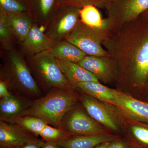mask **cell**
Returning <instances> with one entry per match:
<instances>
[{
	"label": "cell",
	"instance_id": "4fadbf2b",
	"mask_svg": "<svg viewBox=\"0 0 148 148\" xmlns=\"http://www.w3.org/2000/svg\"><path fill=\"white\" fill-rule=\"evenodd\" d=\"M30 13L36 24L45 31L59 7V0H29Z\"/></svg>",
	"mask_w": 148,
	"mask_h": 148
},
{
	"label": "cell",
	"instance_id": "2e32d148",
	"mask_svg": "<svg viewBox=\"0 0 148 148\" xmlns=\"http://www.w3.org/2000/svg\"><path fill=\"white\" fill-rule=\"evenodd\" d=\"M21 99L12 93L0 100V120L8 123L21 116L29 107Z\"/></svg>",
	"mask_w": 148,
	"mask_h": 148
},
{
	"label": "cell",
	"instance_id": "ba28073f",
	"mask_svg": "<svg viewBox=\"0 0 148 148\" xmlns=\"http://www.w3.org/2000/svg\"><path fill=\"white\" fill-rule=\"evenodd\" d=\"M61 128L78 135H105L103 128L88 114L80 110L69 112L62 122Z\"/></svg>",
	"mask_w": 148,
	"mask_h": 148
},
{
	"label": "cell",
	"instance_id": "7a4b0ae2",
	"mask_svg": "<svg viewBox=\"0 0 148 148\" xmlns=\"http://www.w3.org/2000/svg\"><path fill=\"white\" fill-rule=\"evenodd\" d=\"M77 99L72 89L51 88L45 96L32 101L21 116L36 117L61 128L64 118L73 108Z\"/></svg>",
	"mask_w": 148,
	"mask_h": 148
},
{
	"label": "cell",
	"instance_id": "484cf974",
	"mask_svg": "<svg viewBox=\"0 0 148 148\" xmlns=\"http://www.w3.org/2000/svg\"><path fill=\"white\" fill-rule=\"evenodd\" d=\"M44 143L42 140L36 139L24 145L13 148H41Z\"/></svg>",
	"mask_w": 148,
	"mask_h": 148
},
{
	"label": "cell",
	"instance_id": "6da1fadb",
	"mask_svg": "<svg viewBox=\"0 0 148 148\" xmlns=\"http://www.w3.org/2000/svg\"><path fill=\"white\" fill-rule=\"evenodd\" d=\"M103 46L112 61L116 72L126 70L133 84L148 82V18L141 15L110 32Z\"/></svg>",
	"mask_w": 148,
	"mask_h": 148
},
{
	"label": "cell",
	"instance_id": "3957f363",
	"mask_svg": "<svg viewBox=\"0 0 148 148\" xmlns=\"http://www.w3.org/2000/svg\"><path fill=\"white\" fill-rule=\"evenodd\" d=\"M24 57L16 48L6 51L1 66V80L5 82L8 88L37 99L41 97V91Z\"/></svg>",
	"mask_w": 148,
	"mask_h": 148
},
{
	"label": "cell",
	"instance_id": "44dd1931",
	"mask_svg": "<svg viewBox=\"0 0 148 148\" xmlns=\"http://www.w3.org/2000/svg\"><path fill=\"white\" fill-rule=\"evenodd\" d=\"M80 17L81 21L88 27L107 29L106 19L102 18L101 13L95 6L86 5L81 9Z\"/></svg>",
	"mask_w": 148,
	"mask_h": 148
},
{
	"label": "cell",
	"instance_id": "f1b7e54d",
	"mask_svg": "<svg viewBox=\"0 0 148 148\" xmlns=\"http://www.w3.org/2000/svg\"><path fill=\"white\" fill-rule=\"evenodd\" d=\"M41 148H62L58 145L57 142H44Z\"/></svg>",
	"mask_w": 148,
	"mask_h": 148
},
{
	"label": "cell",
	"instance_id": "30bf717a",
	"mask_svg": "<svg viewBox=\"0 0 148 148\" xmlns=\"http://www.w3.org/2000/svg\"><path fill=\"white\" fill-rule=\"evenodd\" d=\"M77 63L95 76L99 81L106 83L110 81L116 73L109 56L86 55Z\"/></svg>",
	"mask_w": 148,
	"mask_h": 148
},
{
	"label": "cell",
	"instance_id": "277c9868",
	"mask_svg": "<svg viewBox=\"0 0 148 148\" xmlns=\"http://www.w3.org/2000/svg\"><path fill=\"white\" fill-rule=\"evenodd\" d=\"M27 59L29 68L44 87L72 89L73 86L63 74L56 58L47 51H43Z\"/></svg>",
	"mask_w": 148,
	"mask_h": 148
},
{
	"label": "cell",
	"instance_id": "5bb4252c",
	"mask_svg": "<svg viewBox=\"0 0 148 148\" xmlns=\"http://www.w3.org/2000/svg\"><path fill=\"white\" fill-rule=\"evenodd\" d=\"M82 103L88 114L95 121L114 130H118L115 119L102 104L90 96L82 98Z\"/></svg>",
	"mask_w": 148,
	"mask_h": 148
},
{
	"label": "cell",
	"instance_id": "4316f807",
	"mask_svg": "<svg viewBox=\"0 0 148 148\" xmlns=\"http://www.w3.org/2000/svg\"><path fill=\"white\" fill-rule=\"evenodd\" d=\"M11 92L8 90V87L5 82L0 80V98H4L8 96Z\"/></svg>",
	"mask_w": 148,
	"mask_h": 148
},
{
	"label": "cell",
	"instance_id": "7402d4cb",
	"mask_svg": "<svg viewBox=\"0 0 148 148\" xmlns=\"http://www.w3.org/2000/svg\"><path fill=\"white\" fill-rule=\"evenodd\" d=\"M0 42L1 46L5 51L14 49L16 43H18L16 37L1 14H0Z\"/></svg>",
	"mask_w": 148,
	"mask_h": 148
},
{
	"label": "cell",
	"instance_id": "f546056e",
	"mask_svg": "<svg viewBox=\"0 0 148 148\" xmlns=\"http://www.w3.org/2000/svg\"><path fill=\"white\" fill-rule=\"evenodd\" d=\"M111 142H108L102 143V144L96 146L95 148H108Z\"/></svg>",
	"mask_w": 148,
	"mask_h": 148
},
{
	"label": "cell",
	"instance_id": "d4e9b609",
	"mask_svg": "<svg viewBox=\"0 0 148 148\" xmlns=\"http://www.w3.org/2000/svg\"><path fill=\"white\" fill-rule=\"evenodd\" d=\"M132 136L137 142L148 148V129L141 126L134 125L131 127Z\"/></svg>",
	"mask_w": 148,
	"mask_h": 148
},
{
	"label": "cell",
	"instance_id": "52a82bcc",
	"mask_svg": "<svg viewBox=\"0 0 148 148\" xmlns=\"http://www.w3.org/2000/svg\"><path fill=\"white\" fill-rule=\"evenodd\" d=\"M80 9L72 6H59L52 20L45 31L46 34L55 42L65 39L80 20Z\"/></svg>",
	"mask_w": 148,
	"mask_h": 148
},
{
	"label": "cell",
	"instance_id": "83f0119b",
	"mask_svg": "<svg viewBox=\"0 0 148 148\" xmlns=\"http://www.w3.org/2000/svg\"><path fill=\"white\" fill-rule=\"evenodd\" d=\"M108 148H127L126 145L121 141L111 142Z\"/></svg>",
	"mask_w": 148,
	"mask_h": 148
},
{
	"label": "cell",
	"instance_id": "ffe728a7",
	"mask_svg": "<svg viewBox=\"0 0 148 148\" xmlns=\"http://www.w3.org/2000/svg\"><path fill=\"white\" fill-rule=\"evenodd\" d=\"M75 87L79 88L88 95L114 105L119 92L101 84L100 82H88L77 84Z\"/></svg>",
	"mask_w": 148,
	"mask_h": 148
},
{
	"label": "cell",
	"instance_id": "4dcf8cb0",
	"mask_svg": "<svg viewBox=\"0 0 148 148\" xmlns=\"http://www.w3.org/2000/svg\"><path fill=\"white\" fill-rule=\"evenodd\" d=\"M142 15L148 18V10L146 11L145 12H144Z\"/></svg>",
	"mask_w": 148,
	"mask_h": 148
},
{
	"label": "cell",
	"instance_id": "e0dca14e",
	"mask_svg": "<svg viewBox=\"0 0 148 148\" xmlns=\"http://www.w3.org/2000/svg\"><path fill=\"white\" fill-rule=\"evenodd\" d=\"M56 60L63 74L73 86L80 83L100 82L95 76L77 63L58 59Z\"/></svg>",
	"mask_w": 148,
	"mask_h": 148
},
{
	"label": "cell",
	"instance_id": "9a60e30c",
	"mask_svg": "<svg viewBox=\"0 0 148 148\" xmlns=\"http://www.w3.org/2000/svg\"><path fill=\"white\" fill-rule=\"evenodd\" d=\"M114 105L134 119L148 122V103L119 92Z\"/></svg>",
	"mask_w": 148,
	"mask_h": 148
},
{
	"label": "cell",
	"instance_id": "d6986e66",
	"mask_svg": "<svg viewBox=\"0 0 148 148\" xmlns=\"http://www.w3.org/2000/svg\"><path fill=\"white\" fill-rule=\"evenodd\" d=\"M114 137L107 135H78L68 138L57 142L62 148H95L108 142H112Z\"/></svg>",
	"mask_w": 148,
	"mask_h": 148
},
{
	"label": "cell",
	"instance_id": "ac0fdd59",
	"mask_svg": "<svg viewBox=\"0 0 148 148\" xmlns=\"http://www.w3.org/2000/svg\"><path fill=\"white\" fill-rule=\"evenodd\" d=\"M56 59L78 63L87 55L79 48L64 39L56 42L46 51Z\"/></svg>",
	"mask_w": 148,
	"mask_h": 148
},
{
	"label": "cell",
	"instance_id": "5b68a950",
	"mask_svg": "<svg viewBox=\"0 0 148 148\" xmlns=\"http://www.w3.org/2000/svg\"><path fill=\"white\" fill-rule=\"evenodd\" d=\"M106 29L112 32L134 21L148 10V0H110L105 6Z\"/></svg>",
	"mask_w": 148,
	"mask_h": 148
},
{
	"label": "cell",
	"instance_id": "9c48e42d",
	"mask_svg": "<svg viewBox=\"0 0 148 148\" xmlns=\"http://www.w3.org/2000/svg\"><path fill=\"white\" fill-rule=\"evenodd\" d=\"M54 42L46 34L42 28L35 24L24 41L19 44V50L28 58L48 50Z\"/></svg>",
	"mask_w": 148,
	"mask_h": 148
},
{
	"label": "cell",
	"instance_id": "603a6c76",
	"mask_svg": "<svg viewBox=\"0 0 148 148\" xmlns=\"http://www.w3.org/2000/svg\"><path fill=\"white\" fill-rule=\"evenodd\" d=\"M0 9L12 13H30L29 0H0Z\"/></svg>",
	"mask_w": 148,
	"mask_h": 148
},
{
	"label": "cell",
	"instance_id": "cb8c5ba5",
	"mask_svg": "<svg viewBox=\"0 0 148 148\" xmlns=\"http://www.w3.org/2000/svg\"><path fill=\"white\" fill-rule=\"evenodd\" d=\"M109 1L110 0H59V6H72L81 9L88 5L102 8L105 7Z\"/></svg>",
	"mask_w": 148,
	"mask_h": 148
},
{
	"label": "cell",
	"instance_id": "8fae6325",
	"mask_svg": "<svg viewBox=\"0 0 148 148\" xmlns=\"http://www.w3.org/2000/svg\"><path fill=\"white\" fill-rule=\"evenodd\" d=\"M36 139L18 125L0 120L1 148L20 147Z\"/></svg>",
	"mask_w": 148,
	"mask_h": 148
},
{
	"label": "cell",
	"instance_id": "8992f818",
	"mask_svg": "<svg viewBox=\"0 0 148 148\" xmlns=\"http://www.w3.org/2000/svg\"><path fill=\"white\" fill-rule=\"evenodd\" d=\"M110 32L107 29L88 27L80 20L77 27L65 40L87 55L109 56L102 43Z\"/></svg>",
	"mask_w": 148,
	"mask_h": 148
},
{
	"label": "cell",
	"instance_id": "7c38bea8",
	"mask_svg": "<svg viewBox=\"0 0 148 148\" xmlns=\"http://www.w3.org/2000/svg\"><path fill=\"white\" fill-rule=\"evenodd\" d=\"M7 23L16 37L19 44L24 41L36 22L30 12L12 13L0 9Z\"/></svg>",
	"mask_w": 148,
	"mask_h": 148
}]
</instances>
